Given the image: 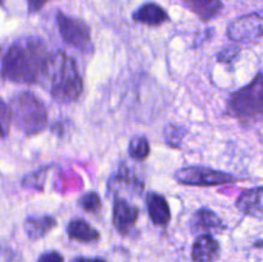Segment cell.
I'll return each instance as SVG.
<instances>
[{"label":"cell","instance_id":"obj_1","mask_svg":"<svg viewBox=\"0 0 263 262\" xmlns=\"http://www.w3.org/2000/svg\"><path fill=\"white\" fill-rule=\"evenodd\" d=\"M49 49L40 38H22L9 46L2 63V76L17 84L32 85L43 79Z\"/></svg>","mask_w":263,"mask_h":262},{"label":"cell","instance_id":"obj_2","mask_svg":"<svg viewBox=\"0 0 263 262\" xmlns=\"http://www.w3.org/2000/svg\"><path fill=\"white\" fill-rule=\"evenodd\" d=\"M43 79L55 102L68 104L76 102L84 90V81L76 61L64 51L50 54Z\"/></svg>","mask_w":263,"mask_h":262},{"label":"cell","instance_id":"obj_3","mask_svg":"<svg viewBox=\"0 0 263 262\" xmlns=\"http://www.w3.org/2000/svg\"><path fill=\"white\" fill-rule=\"evenodd\" d=\"M9 107L15 126L25 135H37L48 126V110L45 104L33 92H18L12 97Z\"/></svg>","mask_w":263,"mask_h":262},{"label":"cell","instance_id":"obj_4","mask_svg":"<svg viewBox=\"0 0 263 262\" xmlns=\"http://www.w3.org/2000/svg\"><path fill=\"white\" fill-rule=\"evenodd\" d=\"M228 112L241 122L263 118V73H258L247 86L230 95Z\"/></svg>","mask_w":263,"mask_h":262},{"label":"cell","instance_id":"obj_5","mask_svg":"<svg viewBox=\"0 0 263 262\" xmlns=\"http://www.w3.org/2000/svg\"><path fill=\"white\" fill-rule=\"evenodd\" d=\"M175 180L179 184L190 186H217L235 182L236 177L226 172L208 169L203 166H189L175 172Z\"/></svg>","mask_w":263,"mask_h":262},{"label":"cell","instance_id":"obj_6","mask_svg":"<svg viewBox=\"0 0 263 262\" xmlns=\"http://www.w3.org/2000/svg\"><path fill=\"white\" fill-rule=\"evenodd\" d=\"M57 25L62 39L67 45L81 50L89 48L91 44V30L84 20L58 12Z\"/></svg>","mask_w":263,"mask_h":262},{"label":"cell","instance_id":"obj_7","mask_svg":"<svg viewBox=\"0 0 263 262\" xmlns=\"http://www.w3.org/2000/svg\"><path fill=\"white\" fill-rule=\"evenodd\" d=\"M228 36L231 40H254L263 36V14L251 13L233 21L228 27Z\"/></svg>","mask_w":263,"mask_h":262},{"label":"cell","instance_id":"obj_8","mask_svg":"<svg viewBox=\"0 0 263 262\" xmlns=\"http://www.w3.org/2000/svg\"><path fill=\"white\" fill-rule=\"evenodd\" d=\"M139 213H140L139 208L130 204L125 198L116 197L112 213V221L116 230L122 235L130 234L135 223L138 222Z\"/></svg>","mask_w":263,"mask_h":262},{"label":"cell","instance_id":"obj_9","mask_svg":"<svg viewBox=\"0 0 263 262\" xmlns=\"http://www.w3.org/2000/svg\"><path fill=\"white\" fill-rule=\"evenodd\" d=\"M108 189L113 194L127 193L131 195H140L144 190V182L127 167H121L120 171L109 179Z\"/></svg>","mask_w":263,"mask_h":262},{"label":"cell","instance_id":"obj_10","mask_svg":"<svg viewBox=\"0 0 263 262\" xmlns=\"http://www.w3.org/2000/svg\"><path fill=\"white\" fill-rule=\"evenodd\" d=\"M133 20L141 25L149 26V27H158V26L168 22L170 15L163 7L157 3L149 2L140 5L133 13Z\"/></svg>","mask_w":263,"mask_h":262},{"label":"cell","instance_id":"obj_11","mask_svg":"<svg viewBox=\"0 0 263 262\" xmlns=\"http://www.w3.org/2000/svg\"><path fill=\"white\" fill-rule=\"evenodd\" d=\"M236 207L244 215L263 220V186L244 190L236 199Z\"/></svg>","mask_w":263,"mask_h":262},{"label":"cell","instance_id":"obj_12","mask_svg":"<svg viewBox=\"0 0 263 262\" xmlns=\"http://www.w3.org/2000/svg\"><path fill=\"white\" fill-rule=\"evenodd\" d=\"M146 210L149 217L157 226H167L171 221V210L166 198L156 192L146 194Z\"/></svg>","mask_w":263,"mask_h":262},{"label":"cell","instance_id":"obj_13","mask_svg":"<svg viewBox=\"0 0 263 262\" xmlns=\"http://www.w3.org/2000/svg\"><path fill=\"white\" fill-rule=\"evenodd\" d=\"M220 252V244L212 235L200 234L193 246L192 258L194 262H215Z\"/></svg>","mask_w":263,"mask_h":262},{"label":"cell","instance_id":"obj_14","mask_svg":"<svg viewBox=\"0 0 263 262\" xmlns=\"http://www.w3.org/2000/svg\"><path fill=\"white\" fill-rule=\"evenodd\" d=\"M190 223H192L193 230L203 234L211 233V231H222L225 229L220 216L215 211L205 207L199 208L197 212H194Z\"/></svg>","mask_w":263,"mask_h":262},{"label":"cell","instance_id":"obj_15","mask_svg":"<svg viewBox=\"0 0 263 262\" xmlns=\"http://www.w3.org/2000/svg\"><path fill=\"white\" fill-rule=\"evenodd\" d=\"M57 225L53 216H31L25 220L23 229L31 240H39L48 235Z\"/></svg>","mask_w":263,"mask_h":262},{"label":"cell","instance_id":"obj_16","mask_svg":"<svg viewBox=\"0 0 263 262\" xmlns=\"http://www.w3.org/2000/svg\"><path fill=\"white\" fill-rule=\"evenodd\" d=\"M181 2L203 22H208L216 18L223 9L221 0H181Z\"/></svg>","mask_w":263,"mask_h":262},{"label":"cell","instance_id":"obj_17","mask_svg":"<svg viewBox=\"0 0 263 262\" xmlns=\"http://www.w3.org/2000/svg\"><path fill=\"white\" fill-rule=\"evenodd\" d=\"M67 234L69 239L81 243H94L100 238L99 231L82 218H74L69 221L67 225Z\"/></svg>","mask_w":263,"mask_h":262},{"label":"cell","instance_id":"obj_18","mask_svg":"<svg viewBox=\"0 0 263 262\" xmlns=\"http://www.w3.org/2000/svg\"><path fill=\"white\" fill-rule=\"evenodd\" d=\"M128 154L135 161H145L151 154V144L145 136H135L128 143Z\"/></svg>","mask_w":263,"mask_h":262},{"label":"cell","instance_id":"obj_19","mask_svg":"<svg viewBox=\"0 0 263 262\" xmlns=\"http://www.w3.org/2000/svg\"><path fill=\"white\" fill-rule=\"evenodd\" d=\"M49 167H43V169L33 171L28 174L27 176L23 177L22 180V186L26 189H32L36 192H43L44 184H45L46 175H48Z\"/></svg>","mask_w":263,"mask_h":262},{"label":"cell","instance_id":"obj_20","mask_svg":"<svg viewBox=\"0 0 263 262\" xmlns=\"http://www.w3.org/2000/svg\"><path fill=\"white\" fill-rule=\"evenodd\" d=\"M164 140L172 148H179L181 141L184 140V136L186 134L182 126L175 125V123H170L164 127Z\"/></svg>","mask_w":263,"mask_h":262},{"label":"cell","instance_id":"obj_21","mask_svg":"<svg viewBox=\"0 0 263 262\" xmlns=\"http://www.w3.org/2000/svg\"><path fill=\"white\" fill-rule=\"evenodd\" d=\"M80 205L84 211L90 213H98L102 211V199L97 192H87L80 198Z\"/></svg>","mask_w":263,"mask_h":262},{"label":"cell","instance_id":"obj_22","mask_svg":"<svg viewBox=\"0 0 263 262\" xmlns=\"http://www.w3.org/2000/svg\"><path fill=\"white\" fill-rule=\"evenodd\" d=\"M13 122L10 107L0 99V138H5L9 134L10 125Z\"/></svg>","mask_w":263,"mask_h":262},{"label":"cell","instance_id":"obj_23","mask_svg":"<svg viewBox=\"0 0 263 262\" xmlns=\"http://www.w3.org/2000/svg\"><path fill=\"white\" fill-rule=\"evenodd\" d=\"M37 262H64L63 256L57 251H49L39 257Z\"/></svg>","mask_w":263,"mask_h":262},{"label":"cell","instance_id":"obj_24","mask_svg":"<svg viewBox=\"0 0 263 262\" xmlns=\"http://www.w3.org/2000/svg\"><path fill=\"white\" fill-rule=\"evenodd\" d=\"M27 2V8L30 13H36L43 9L45 4H48L51 0H26Z\"/></svg>","mask_w":263,"mask_h":262},{"label":"cell","instance_id":"obj_25","mask_svg":"<svg viewBox=\"0 0 263 262\" xmlns=\"http://www.w3.org/2000/svg\"><path fill=\"white\" fill-rule=\"evenodd\" d=\"M72 262H105L103 258L99 257H95V258H86V257H79V258H74Z\"/></svg>","mask_w":263,"mask_h":262},{"label":"cell","instance_id":"obj_26","mask_svg":"<svg viewBox=\"0 0 263 262\" xmlns=\"http://www.w3.org/2000/svg\"><path fill=\"white\" fill-rule=\"evenodd\" d=\"M3 3H4V0H0V5H2Z\"/></svg>","mask_w":263,"mask_h":262}]
</instances>
